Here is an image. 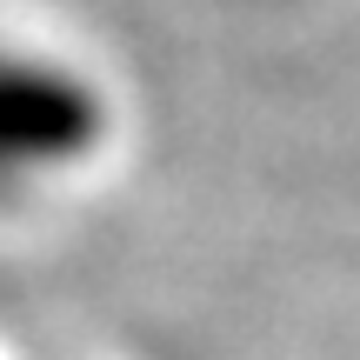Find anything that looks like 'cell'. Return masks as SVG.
Masks as SVG:
<instances>
[{
    "mask_svg": "<svg viewBox=\"0 0 360 360\" xmlns=\"http://www.w3.org/2000/svg\"><path fill=\"white\" fill-rule=\"evenodd\" d=\"M114 141V94L80 53L0 34V207H27L94 167Z\"/></svg>",
    "mask_w": 360,
    "mask_h": 360,
    "instance_id": "1",
    "label": "cell"
}]
</instances>
